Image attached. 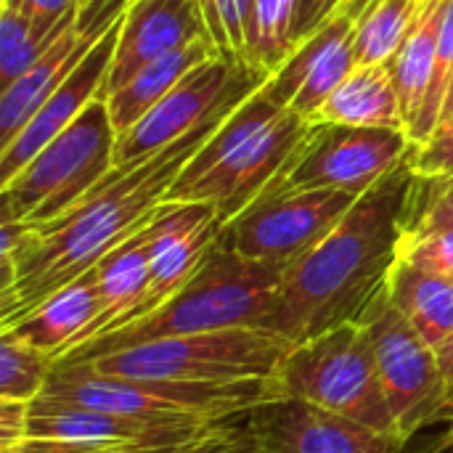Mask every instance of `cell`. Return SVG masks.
Returning a JSON list of instances; mask_svg holds the SVG:
<instances>
[{
  "mask_svg": "<svg viewBox=\"0 0 453 453\" xmlns=\"http://www.w3.org/2000/svg\"><path fill=\"white\" fill-rule=\"evenodd\" d=\"M228 106L207 122L125 170H111L93 191L50 223L3 220L0 236V332L19 324L48 297L93 271L114 247L149 226L167 191L234 111Z\"/></svg>",
  "mask_w": 453,
  "mask_h": 453,
  "instance_id": "1",
  "label": "cell"
},
{
  "mask_svg": "<svg viewBox=\"0 0 453 453\" xmlns=\"http://www.w3.org/2000/svg\"><path fill=\"white\" fill-rule=\"evenodd\" d=\"M414 149L374 183L334 231L284 271L268 329L300 345L348 321L388 284L417 202Z\"/></svg>",
  "mask_w": 453,
  "mask_h": 453,
  "instance_id": "2",
  "label": "cell"
},
{
  "mask_svg": "<svg viewBox=\"0 0 453 453\" xmlns=\"http://www.w3.org/2000/svg\"><path fill=\"white\" fill-rule=\"evenodd\" d=\"M284 279V268L250 260L226 244L212 247L199 271L154 313L114 329L72 353L56 364L90 361L117 350H127L143 342L223 332V329H268L276 295Z\"/></svg>",
  "mask_w": 453,
  "mask_h": 453,
  "instance_id": "3",
  "label": "cell"
},
{
  "mask_svg": "<svg viewBox=\"0 0 453 453\" xmlns=\"http://www.w3.org/2000/svg\"><path fill=\"white\" fill-rule=\"evenodd\" d=\"M279 377L242 382H178V380H130L101 374L93 366L56 364L37 401L85 406L141 419L175 422H228L284 398Z\"/></svg>",
  "mask_w": 453,
  "mask_h": 453,
  "instance_id": "4",
  "label": "cell"
},
{
  "mask_svg": "<svg viewBox=\"0 0 453 453\" xmlns=\"http://www.w3.org/2000/svg\"><path fill=\"white\" fill-rule=\"evenodd\" d=\"M114 146L117 130L106 98L98 96L64 133L0 186L3 220L27 226L56 220L114 170Z\"/></svg>",
  "mask_w": 453,
  "mask_h": 453,
  "instance_id": "5",
  "label": "cell"
},
{
  "mask_svg": "<svg viewBox=\"0 0 453 453\" xmlns=\"http://www.w3.org/2000/svg\"><path fill=\"white\" fill-rule=\"evenodd\" d=\"M292 348L289 340L271 329L244 326L154 340L82 364L101 374L130 380L242 382L279 377Z\"/></svg>",
  "mask_w": 453,
  "mask_h": 453,
  "instance_id": "6",
  "label": "cell"
},
{
  "mask_svg": "<svg viewBox=\"0 0 453 453\" xmlns=\"http://www.w3.org/2000/svg\"><path fill=\"white\" fill-rule=\"evenodd\" d=\"M279 382L289 398L401 438L382 390L372 342L356 321L295 345L279 372Z\"/></svg>",
  "mask_w": 453,
  "mask_h": 453,
  "instance_id": "7",
  "label": "cell"
},
{
  "mask_svg": "<svg viewBox=\"0 0 453 453\" xmlns=\"http://www.w3.org/2000/svg\"><path fill=\"white\" fill-rule=\"evenodd\" d=\"M356 324L366 332L380 369L382 390L395 417L398 435L409 443L419 430L453 417L438 369L435 348L406 321L382 287Z\"/></svg>",
  "mask_w": 453,
  "mask_h": 453,
  "instance_id": "8",
  "label": "cell"
},
{
  "mask_svg": "<svg viewBox=\"0 0 453 453\" xmlns=\"http://www.w3.org/2000/svg\"><path fill=\"white\" fill-rule=\"evenodd\" d=\"M268 77L271 74L265 69L226 56H212L196 64L138 125L117 135L114 170L133 167L167 143L183 138L212 114L239 106L257 93Z\"/></svg>",
  "mask_w": 453,
  "mask_h": 453,
  "instance_id": "9",
  "label": "cell"
},
{
  "mask_svg": "<svg viewBox=\"0 0 453 453\" xmlns=\"http://www.w3.org/2000/svg\"><path fill=\"white\" fill-rule=\"evenodd\" d=\"M414 149L419 146L406 130L313 125L292 165L268 191L332 188L364 196Z\"/></svg>",
  "mask_w": 453,
  "mask_h": 453,
  "instance_id": "10",
  "label": "cell"
},
{
  "mask_svg": "<svg viewBox=\"0 0 453 453\" xmlns=\"http://www.w3.org/2000/svg\"><path fill=\"white\" fill-rule=\"evenodd\" d=\"M356 199L353 194L332 188L268 191L223 226L220 244L250 260L287 271L334 231Z\"/></svg>",
  "mask_w": 453,
  "mask_h": 453,
  "instance_id": "11",
  "label": "cell"
},
{
  "mask_svg": "<svg viewBox=\"0 0 453 453\" xmlns=\"http://www.w3.org/2000/svg\"><path fill=\"white\" fill-rule=\"evenodd\" d=\"M311 130L313 122L308 117L284 109L268 127H263L218 167L186 186H173L165 202H207L226 226L276 183V178L297 157Z\"/></svg>",
  "mask_w": 453,
  "mask_h": 453,
  "instance_id": "12",
  "label": "cell"
},
{
  "mask_svg": "<svg viewBox=\"0 0 453 453\" xmlns=\"http://www.w3.org/2000/svg\"><path fill=\"white\" fill-rule=\"evenodd\" d=\"M369 5L372 0H348L337 16L295 48L284 66L268 77L263 93L303 117L316 114L358 64L356 27Z\"/></svg>",
  "mask_w": 453,
  "mask_h": 453,
  "instance_id": "13",
  "label": "cell"
},
{
  "mask_svg": "<svg viewBox=\"0 0 453 453\" xmlns=\"http://www.w3.org/2000/svg\"><path fill=\"white\" fill-rule=\"evenodd\" d=\"M231 422H175V419H141L111 411H96L85 406L35 401L29 406L27 438L42 441H74L90 451L109 449H141V446H183L204 441Z\"/></svg>",
  "mask_w": 453,
  "mask_h": 453,
  "instance_id": "14",
  "label": "cell"
},
{
  "mask_svg": "<svg viewBox=\"0 0 453 453\" xmlns=\"http://www.w3.org/2000/svg\"><path fill=\"white\" fill-rule=\"evenodd\" d=\"M265 453H403L406 441L319 409L300 398H279L247 414Z\"/></svg>",
  "mask_w": 453,
  "mask_h": 453,
  "instance_id": "15",
  "label": "cell"
},
{
  "mask_svg": "<svg viewBox=\"0 0 453 453\" xmlns=\"http://www.w3.org/2000/svg\"><path fill=\"white\" fill-rule=\"evenodd\" d=\"M119 27H122V16L93 45V50L80 61V66L45 98V104L21 127V133L5 149H0V186L8 183L58 133H64L85 111V106L93 98H98L104 93L109 66H111L117 40H119Z\"/></svg>",
  "mask_w": 453,
  "mask_h": 453,
  "instance_id": "16",
  "label": "cell"
},
{
  "mask_svg": "<svg viewBox=\"0 0 453 453\" xmlns=\"http://www.w3.org/2000/svg\"><path fill=\"white\" fill-rule=\"evenodd\" d=\"M127 0L111 3L98 16H77V21L0 96V149H5L32 114L45 104V98L80 66V61L93 50V45L111 29V24L125 13Z\"/></svg>",
  "mask_w": 453,
  "mask_h": 453,
  "instance_id": "17",
  "label": "cell"
},
{
  "mask_svg": "<svg viewBox=\"0 0 453 453\" xmlns=\"http://www.w3.org/2000/svg\"><path fill=\"white\" fill-rule=\"evenodd\" d=\"M196 37H210L199 0H127L101 96L106 98L146 64Z\"/></svg>",
  "mask_w": 453,
  "mask_h": 453,
  "instance_id": "18",
  "label": "cell"
},
{
  "mask_svg": "<svg viewBox=\"0 0 453 453\" xmlns=\"http://www.w3.org/2000/svg\"><path fill=\"white\" fill-rule=\"evenodd\" d=\"M149 273H151L149 226H143L135 236H130L127 242L114 247L93 268L96 292H98V316L93 319V324L85 329V334L80 337V342L72 350H77L114 329H122V326L138 321L143 313Z\"/></svg>",
  "mask_w": 453,
  "mask_h": 453,
  "instance_id": "19",
  "label": "cell"
},
{
  "mask_svg": "<svg viewBox=\"0 0 453 453\" xmlns=\"http://www.w3.org/2000/svg\"><path fill=\"white\" fill-rule=\"evenodd\" d=\"M308 119L313 125L406 130L398 90L388 64H356L342 85Z\"/></svg>",
  "mask_w": 453,
  "mask_h": 453,
  "instance_id": "20",
  "label": "cell"
},
{
  "mask_svg": "<svg viewBox=\"0 0 453 453\" xmlns=\"http://www.w3.org/2000/svg\"><path fill=\"white\" fill-rule=\"evenodd\" d=\"M220 56L212 37H196L167 56L146 64L141 72H135L122 88L106 96L109 117L117 130V135L127 133L133 125H138L196 64Z\"/></svg>",
  "mask_w": 453,
  "mask_h": 453,
  "instance_id": "21",
  "label": "cell"
},
{
  "mask_svg": "<svg viewBox=\"0 0 453 453\" xmlns=\"http://www.w3.org/2000/svg\"><path fill=\"white\" fill-rule=\"evenodd\" d=\"M98 316V292H96V276L88 271L53 297H48L40 308H35L29 316H24L19 324L3 332H13L24 342L50 353L56 361L66 356L85 329Z\"/></svg>",
  "mask_w": 453,
  "mask_h": 453,
  "instance_id": "22",
  "label": "cell"
},
{
  "mask_svg": "<svg viewBox=\"0 0 453 453\" xmlns=\"http://www.w3.org/2000/svg\"><path fill=\"white\" fill-rule=\"evenodd\" d=\"M385 289L427 345L438 348L453 332V281L395 260Z\"/></svg>",
  "mask_w": 453,
  "mask_h": 453,
  "instance_id": "23",
  "label": "cell"
},
{
  "mask_svg": "<svg viewBox=\"0 0 453 453\" xmlns=\"http://www.w3.org/2000/svg\"><path fill=\"white\" fill-rule=\"evenodd\" d=\"M441 19H443V0H430L395 56L388 61L398 101H401V114L406 122V133L414 127L422 104L430 90L433 69H435V53H438V35H441Z\"/></svg>",
  "mask_w": 453,
  "mask_h": 453,
  "instance_id": "24",
  "label": "cell"
},
{
  "mask_svg": "<svg viewBox=\"0 0 453 453\" xmlns=\"http://www.w3.org/2000/svg\"><path fill=\"white\" fill-rule=\"evenodd\" d=\"M281 111H284V106H279L276 101H271L263 93V88L257 93H252L247 101H242L220 122V127L207 138V143L196 151V157L186 165V170L178 175V180L173 186H186V183L202 178L204 173H210L212 167H218L236 149H242L250 138H255L263 127H268Z\"/></svg>",
  "mask_w": 453,
  "mask_h": 453,
  "instance_id": "25",
  "label": "cell"
},
{
  "mask_svg": "<svg viewBox=\"0 0 453 453\" xmlns=\"http://www.w3.org/2000/svg\"><path fill=\"white\" fill-rule=\"evenodd\" d=\"M430 0H372L356 27L358 64H388Z\"/></svg>",
  "mask_w": 453,
  "mask_h": 453,
  "instance_id": "26",
  "label": "cell"
},
{
  "mask_svg": "<svg viewBox=\"0 0 453 453\" xmlns=\"http://www.w3.org/2000/svg\"><path fill=\"white\" fill-rule=\"evenodd\" d=\"M56 366V358L13 332H0V401L35 403Z\"/></svg>",
  "mask_w": 453,
  "mask_h": 453,
  "instance_id": "27",
  "label": "cell"
},
{
  "mask_svg": "<svg viewBox=\"0 0 453 453\" xmlns=\"http://www.w3.org/2000/svg\"><path fill=\"white\" fill-rule=\"evenodd\" d=\"M295 0H257L247 32V61L273 74L295 53L292 40Z\"/></svg>",
  "mask_w": 453,
  "mask_h": 453,
  "instance_id": "28",
  "label": "cell"
},
{
  "mask_svg": "<svg viewBox=\"0 0 453 453\" xmlns=\"http://www.w3.org/2000/svg\"><path fill=\"white\" fill-rule=\"evenodd\" d=\"M74 21L77 19H72L53 35H40L32 27V21L11 0H3V11H0V88H8L13 80H19Z\"/></svg>",
  "mask_w": 453,
  "mask_h": 453,
  "instance_id": "29",
  "label": "cell"
},
{
  "mask_svg": "<svg viewBox=\"0 0 453 453\" xmlns=\"http://www.w3.org/2000/svg\"><path fill=\"white\" fill-rule=\"evenodd\" d=\"M453 77V0H443V19H441V35H438V53H435V69L430 80L427 98L422 104V111L409 130V138L417 146H425L443 117V104L449 96V85Z\"/></svg>",
  "mask_w": 453,
  "mask_h": 453,
  "instance_id": "30",
  "label": "cell"
},
{
  "mask_svg": "<svg viewBox=\"0 0 453 453\" xmlns=\"http://www.w3.org/2000/svg\"><path fill=\"white\" fill-rule=\"evenodd\" d=\"M398 260L453 281V226L406 231L401 239Z\"/></svg>",
  "mask_w": 453,
  "mask_h": 453,
  "instance_id": "31",
  "label": "cell"
},
{
  "mask_svg": "<svg viewBox=\"0 0 453 453\" xmlns=\"http://www.w3.org/2000/svg\"><path fill=\"white\" fill-rule=\"evenodd\" d=\"M449 218H453V175L449 178L417 175V202H414V220L409 231L430 228Z\"/></svg>",
  "mask_w": 453,
  "mask_h": 453,
  "instance_id": "32",
  "label": "cell"
},
{
  "mask_svg": "<svg viewBox=\"0 0 453 453\" xmlns=\"http://www.w3.org/2000/svg\"><path fill=\"white\" fill-rule=\"evenodd\" d=\"M414 170L422 178L453 175V114L435 127L433 138L425 146H419L414 157Z\"/></svg>",
  "mask_w": 453,
  "mask_h": 453,
  "instance_id": "33",
  "label": "cell"
},
{
  "mask_svg": "<svg viewBox=\"0 0 453 453\" xmlns=\"http://www.w3.org/2000/svg\"><path fill=\"white\" fill-rule=\"evenodd\" d=\"M40 35H53L77 19L82 0H11Z\"/></svg>",
  "mask_w": 453,
  "mask_h": 453,
  "instance_id": "34",
  "label": "cell"
},
{
  "mask_svg": "<svg viewBox=\"0 0 453 453\" xmlns=\"http://www.w3.org/2000/svg\"><path fill=\"white\" fill-rule=\"evenodd\" d=\"M247 427V417L231 422L226 430L196 441V443H183V446H141V449H109V451H96V453H220L223 449H228Z\"/></svg>",
  "mask_w": 453,
  "mask_h": 453,
  "instance_id": "35",
  "label": "cell"
},
{
  "mask_svg": "<svg viewBox=\"0 0 453 453\" xmlns=\"http://www.w3.org/2000/svg\"><path fill=\"white\" fill-rule=\"evenodd\" d=\"M348 0H295V19H292V40L300 45L308 35L324 27Z\"/></svg>",
  "mask_w": 453,
  "mask_h": 453,
  "instance_id": "36",
  "label": "cell"
},
{
  "mask_svg": "<svg viewBox=\"0 0 453 453\" xmlns=\"http://www.w3.org/2000/svg\"><path fill=\"white\" fill-rule=\"evenodd\" d=\"M29 406L19 401H0V451L13 449L27 438L29 427Z\"/></svg>",
  "mask_w": 453,
  "mask_h": 453,
  "instance_id": "37",
  "label": "cell"
},
{
  "mask_svg": "<svg viewBox=\"0 0 453 453\" xmlns=\"http://www.w3.org/2000/svg\"><path fill=\"white\" fill-rule=\"evenodd\" d=\"M435 358H438V369H441V377H443L446 398L453 406V332L435 348Z\"/></svg>",
  "mask_w": 453,
  "mask_h": 453,
  "instance_id": "38",
  "label": "cell"
},
{
  "mask_svg": "<svg viewBox=\"0 0 453 453\" xmlns=\"http://www.w3.org/2000/svg\"><path fill=\"white\" fill-rule=\"evenodd\" d=\"M220 453H265L263 451V446L255 441V435H252V430H250V425L244 427V433L228 446V449H223Z\"/></svg>",
  "mask_w": 453,
  "mask_h": 453,
  "instance_id": "39",
  "label": "cell"
},
{
  "mask_svg": "<svg viewBox=\"0 0 453 453\" xmlns=\"http://www.w3.org/2000/svg\"><path fill=\"white\" fill-rule=\"evenodd\" d=\"M453 114V77H451V85H449V96H446V104H443V117H441V122L443 119H449Z\"/></svg>",
  "mask_w": 453,
  "mask_h": 453,
  "instance_id": "40",
  "label": "cell"
},
{
  "mask_svg": "<svg viewBox=\"0 0 453 453\" xmlns=\"http://www.w3.org/2000/svg\"><path fill=\"white\" fill-rule=\"evenodd\" d=\"M114 0H82V5H90V8H106L111 5Z\"/></svg>",
  "mask_w": 453,
  "mask_h": 453,
  "instance_id": "41",
  "label": "cell"
},
{
  "mask_svg": "<svg viewBox=\"0 0 453 453\" xmlns=\"http://www.w3.org/2000/svg\"><path fill=\"white\" fill-rule=\"evenodd\" d=\"M438 226H453V218H449V220H443V223H438ZM438 226H430V228H438ZM419 231V228H417Z\"/></svg>",
  "mask_w": 453,
  "mask_h": 453,
  "instance_id": "42",
  "label": "cell"
},
{
  "mask_svg": "<svg viewBox=\"0 0 453 453\" xmlns=\"http://www.w3.org/2000/svg\"><path fill=\"white\" fill-rule=\"evenodd\" d=\"M449 453H453V438H451V451H449Z\"/></svg>",
  "mask_w": 453,
  "mask_h": 453,
  "instance_id": "43",
  "label": "cell"
},
{
  "mask_svg": "<svg viewBox=\"0 0 453 453\" xmlns=\"http://www.w3.org/2000/svg\"><path fill=\"white\" fill-rule=\"evenodd\" d=\"M451 438H453V430H451Z\"/></svg>",
  "mask_w": 453,
  "mask_h": 453,
  "instance_id": "44",
  "label": "cell"
}]
</instances>
